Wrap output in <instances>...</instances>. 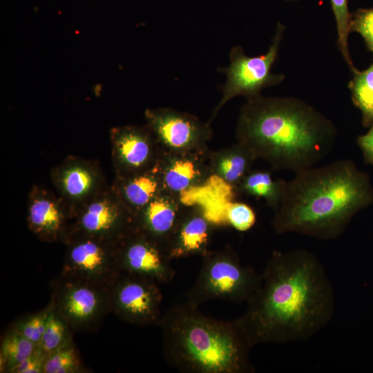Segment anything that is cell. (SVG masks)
<instances>
[{
	"label": "cell",
	"instance_id": "3",
	"mask_svg": "<svg viewBox=\"0 0 373 373\" xmlns=\"http://www.w3.org/2000/svg\"><path fill=\"white\" fill-rule=\"evenodd\" d=\"M284 180L271 225L277 234L330 240L342 235L356 214L373 202L369 175L349 160L312 166Z\"/></svg>",
	"mask_w": 373,
	"mask_h": 373
},
{
	"label": "cell",
	"instance_id": "20",
	"mask_svg": "<svg viewBox=\"0 0 373 373\" xmlns=\"http://www.w3.org/2000/svg\"><path fill=\"white\" fill-rule=\"evenodd\" d=\"M97 172L88 164L71 162L61 166L55 180L64 196L77 201L88 198L97 186Z\"/></svg>",
	"mask_w": 373,
	"mask_h": 373
},
{
	"label": "cell",
	"instance_id": "25",
	"mask_svg": "<svg viewBox=\"0 0 373 373\" xmlns=\"http://www.w3.org/2000/svg\"><path fill=\"white\" fill-rule=\"evenodd\" d=\"M85 372L73 342L46 355L43 373Z\"/></svg>",
	"mask_w": 373,
	"mask_h": 373
},
{
	"label": "cell",
	"instance_id": "23",
	"mask_svg": "<svg viewBox=\"0 0 373 373\" xmlns=\"http://www.w3.org/2000/svg\"><path fill=\"white\" fill-rule=\"evenodd\" d=\"M348 87L354 104L362 114L365 126L373 124V63L367 69L353 73Z\"/></svg>",
	"mask_w": 373,
	"mask_h": 373
},
{
	"label": "cell",
	"instance_id": "32",
	"mask_svg": "<svg viewBox=\"0 0 373 373\" xmlns=\"http://www.w3.org/2000/svg\"><path fill=\"white\" fill-rule=\"evenodd\" d=\"M289 1H291V0H289Z\"/></svg>",
	"mask_w": 373,
	"mask_h": 373
},
{
	"label": "cell",
	"instance_id": "18",
	"mask_svg": "<svg viewBox=\"0 0 373 373\" xmlns=\"http://www.w3.org/2000/svg\"><path fill=\"white\" fill-rule=\"evenodd\" d=\"M114 191L134 218L149 202L164 191L158 161L144 171L117 177Z\"/></svg>",
	"mask_w": 373,
	"mask_h": 373
},
{
	"label": "cell",
	"instance_id": "28",
	"mask_svg": "<svg viewBox=\"0 0 373 373\" xmlns=\"http://www.w3.org/2000/svg\"><path fill=\"white\" fill-rule=\"evenodd\" d=\"M224 216L226 222L240 231L249 230L256 221L254 209L244 202H228L226 205Z\"/></svg>",
	"mask_w": 373,
	"mask_h": 373
},
{
	"label": "cell",
	"instance_id": "2",
	"mask_svg": "<svg viewBox=\"0 0 373 373\" xmlns=\"http://www.w3.org/2000/svg\"><path fill=\"white\" fill-rule=\"evenodd\" d=\"M337 130L333 122L294 97L247 99L236 127L237 142L272 169L294 173L316 166L330 153Z\"/></svg>",
	"mask_w": 373,
	"mask_h": 373
},
{
	"label": "cell",
	"instance_id": "11",
	"mask_svg": "<svg viewBox=\"0 0 373 373\" xmlns=\"http://www.w3.org/2000/svg\"><path fill=\"white\" fill-rule=\"evenodd\" d=\"M117 255L121 272L158 284L170 283L175 275L168 252L134 226L117 241Z\"/></svg>",
	"mask_w": 373,
	"mask_h": 373
},
{
	"label": "cell",
	"instance_id": "27",
	"mask_svg": "<svg viewBox=\"0 0 373 373\" xmlns=\"http://www.w3.org/2000/svg\"><path fill=\"white\" fill-rule=\"evenodd\" d=\"M50 304L41 311L19 321L14 327L26 338L38 345L45 331Z\"/></svg>",
	"mask_w": 373,
	"mask_h": 373
},
{
	"label": "cell",
	"instance_id": "15",
	"mask_svg": "<svg viewBox=\"0 0 373 373\" xmlns=\"http://www.w3.org/2000/svg\"><path fill=\"white\" fill-rule=\"evenodd\" d=\"M215 226L203 207L186 204L169 245L170 258L204 256L209 251Z\"/></svg>",
	"mask_w": 373,
	"mask_h": 373
},
{
	"label": "cell",
	"instance_id": "12",
	"mask_svg": "<svg viewBox=\"0 0 373 373\" xmlns=\"http://www.w3.org/2000/svg\"><path fill=\"white\" fill-rule=\"evenodd\" d=\"M133 227L132 215L113 191L90 200L74 213L67 239L82 235L118 241Z\"/></svg>",
	"mask_w": 373,
	"mask_h": 373
},
{
	"label": "cell",
	"instance_id": "31",
	"mask_svg": "<svg viewBox=\"0 0 373 373\" xmlns=\"http://www.w3.org/2000/svg\"><path fill=\"white\" fill-rule=\"evenodd\" d=\"M357 144L365 162L373 165V124L367 133L358 137Z\"/></svg>",
	"mask_w": 373,
	"mask_h": 373
},
{
	"label": "cell",
	"instance_id": "30",
	"mask_svg": "<svg viewBox=\"0 0 373 373\" xmlns=\"http://www.w3.org/2000/svg\"><path fill=\"white\" fill-rule=\"evenodd\" d=\"M46 355L37 345L33 353L13 367L10 373H43Z\"/></svg>",
	"mask_w": 373,
	"mask_h": 373
},
{
	"label": "cell",
	"instance_id": "16",
	"mask_svg": "<svg viewBox=\"0 0 373 373\" xmlns=\"http://www.w3.org/2000/svg\"><path fill=\"white\" fill-rule=\"evenodd\" d=\"M185 203L181 197L163 191L134 216L133 226L168 252Z\"/></svg>",
	"mask_w": 373,
	"mask_h": 373
},
{
	"label": "cell",
	"instance_id": "24",
	"mask_svg": "<svg viewBox=\"0 0 373 373\" xmlns=\"http://www.w3.org/2000/svg\"><path fill=\"white\" fill-rule=\"evenodd\" d=\"M45 331L37 345L46 354L73 341V331L55 309L51 302Z\"/></svg>",
	"mask_w": 373,
	"mask_h": 373
},
{
	"label": "cell",
	"instance_id": "22",
	"mask_svg": "<svg viewBox=\"0 0 373 373\" xmlns=\"http://www.w3.org/2000/svg\"><path fill=\"white\" fill-rule=\"evenodd\" d=\"M37 346L12 326L1 343L0 372L10 373L13 367L32 354Z\"/></svg>",
	"mask_w": 373,
	"mask_h": 373
},
{
	"label": "cell",
	"instance_id": "13",
	"mask_svg": "<svg viewBox=\"0 0 373 373\" xmlns=\"http://www.w3.org/2000/svg\"><path fill=\"white\" fill-rule=\"evenodd\" d=\"M117 177L130 175L154 166L161 150L149 127L127 126L111 131Z\"/></svg>",
	"mask_w": 373,
	"mask_h": 373
},
{
	"label": "cell",
	"instance_id": "5",
	"mask_svg": "<svg viewBox=\"0 0 373 373\" xmlns=\"http://www.w3.org/2000/svg\"><path fill=\"white\" fill-rule=\"evenodd\" d=\"M186 302L199 306L211 300L247 302L260 279L253 267L243 264L230 247L209 251Z\"/></svg>",
	"mask_w": 373,
	"mask_h": 373
},
{
	"label": "cell",
	"instance_id": "9",
	"mask_svg": "<svg viewBox=\"0 0 373 373\" xmlns=\"http://www.w3.org/2000/svg\"><path fill=\"white\" fill-rule=\"evenodd\" d=\"M158 285L149 278L121 272L109 285L111 312L130 324L160 325L163 315Z\"/></svg>",
	"mask_w": 373,
	"mask_h": 373
},
{
	"label": "cell",
	"instance_id": "26",
	"mask_svg": "<svg viewBox=\"0 0 373 373\" xmlns=\"http://www.w3.org/2000/svg\"><path fill=\"white\" fill-rule=\"evenodd\" d=\"M330 2L336 25L337 46L344 60L354 73L357 70L349 51L348 37L351 32L352 15L349 11L348 0H330Z\"/></svg>",
	"mask_w": 373,
	"mask_h": 373
},
{
	"label": "cell",
	"instance_id": "17",
	"mask_svg": "<svg viewBox=\"0 0 373 373\" xmlns=\"http://www.w3.org/2000/svg\"><path fill=\"white\" fill-rule=\"evenodd\" d=\"M28 224L41 241L66 242L71 229L73 216L52 195L45 191L32 193L28 207Z\"/></svg>",
	"mask_w": 373,
	"mask_h": 373
},
{
	"label": "cell",
	"instance_id": "7",
	"mask_svg": "<svg viewBox=\"0 0 373 373\" xmlns=\"http://www.w3.org/2000/svg\"><path fill=\"white\" fill-rule=\"evenodd\" d=\"M50 302L73 332L93 331L111 312L109 285L60 274Z\"/></svg>",
	"mask_w": 373,
	"mask_h": 373
},
{
	"label": "cell",
	"instance_id": "19",
	"mask_svg": "<svg viewBox=\"0 0 373 373\" xmlns=\"http://www.w3.org/2000/svg\"><path fill=\"white\" fill-rule=\"evenodd\" d=\"M256 158L245 146L236 144L209 152V166L212 177L222 181L233 191L251 171Z\"/></svg>",
	"mask_w": 373,
	"mask_h": 373
},
{
	"label": "cell",
	"instance_id": "21",
	"mask_svg": "<svg viewBox=\"0 0 373 373\" xmlns=\"http://www.w3.org/2000/svg\"><path fill=\"white\" fill-rule=\"evenodd\" d=\"M284 180H274L267 171H251L241 181L236 191L262 198L273 209L278 205L283 193Z\"/></svg>",
	"mask_w": 373,
	"mask_h": 373
},
{
	"label": "cell",
	"instance_id": "10",
	"mask_svg": "<svg viewBox=\"0 0 373 373\" xmlns=\"http://www.w3.org/2000/svg\"><path fill=\"white\" fill-rule=\"evenodd\" d=\"M146 126L161 152L178 153L208 148L213 133L210 123L171 108L147 109Z\"/></svg>",
	"mask_w": 373,
	"mask_h": 373
},
{
	"label": "cell",
	"instance_id": "8",
	"mask_svg": "<svg viewBox=\"0 0 373 373\" xmlns=\"http://www.w3.org/2000/svg\"><path fill=\"white\" fill-rule=\"evenodd\" d=\"M65 242L68 247L61 274L109 285L121 273L117 241L74 235Z\"/></svg>",
	"mask_w": 373,
	"mask_h": 373
},
{
	"label": "cell",
	"instance_id": "6",
	"mask_svg": "<svg viewBox=\"0 0 373 373\" xmlns=\"http://www.w3.org/2000/svg\"><path fill=\"white\" fill-rule=\"evenodd\" d=\"M285 27L280 23L276 26L275 34L267 52L262 55L249 57L245 55L241 46H234L229 53L230 64L218 70L227 76L222 87V98L208 122L214 119L220 109L232 98L242 95L247 99L261 95L262 89L280 84L284 79L283 74L271 73L279 52L283 38Z\"/></svg>",
	"mask_w": 373,
	"mask_h": 373
},
{
	"label": "cell",
	"instance_id": "4",
	"mask_svg": "<svg viewBox=\"0 0 373 373\" xmlns=\"http://www.w3.org/2000/svg\"><path fill=\"white\" fill-rule=\"evenodd\" d=\"M163 354L171 365L189 373H251L255 345L240 318L218 320L186 302L162 316Z\"/></svg>",
	"mask_w": 373,
	"mask_h": 373
},
{
	"label": "cell",
	"instance_id": "14",
	"mask_svg": "<svg viewBox=\"0 0 373 373\" xmlns=\"http://www.w3.org/2000/svg\"><path fill=\"white\" fill-rule=\"evenodd\" d=\"M209 148L178 153L161 152L158 164L164 191L180 196L212 178Z\"/></svg>",
	"mask_w": 373,
	"mask_h": 373
},
{
	"label": "cell",
	"instance_id": "1",
	"mask_svg": "<svg viewBox=\"0 0 373 373\" xmlns=\"http://www.w3.org/2000/svg\"><path fill=\"white\" fill-rule=\"evenodd\" d=\"M240 317L254 345L306 341L334 312L332 283L319 259L303 249L274 251Z\"/></svg>",
	"mask_w": 373,
	"mask_h": 373
},
{
	"label": "cell",
	"instance_id": "29",
	"mask_svg": "<svg viewBox=\"0 0 373 373\" xmlns=\"http://www.w3.org/2000/svg\"><path fill=\"white\" fill-rule=\"evenodd\" d=\"M352 31L361 35L368 49L373 53V8L359 9L352 15Z\"/></svg>",
	"mask_w": 373,
	"mask_h": 373
}]
</instances>
